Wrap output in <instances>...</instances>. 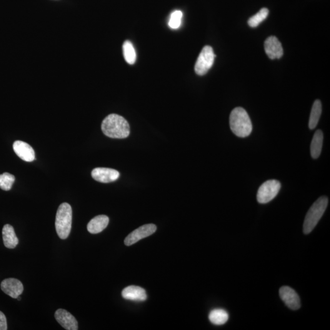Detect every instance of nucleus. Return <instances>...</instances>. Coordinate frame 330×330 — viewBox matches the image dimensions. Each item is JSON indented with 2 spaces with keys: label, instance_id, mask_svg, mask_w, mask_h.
I'll return each instance as SVG.
<instances>
[{
  "label": "nucleus",
  "instance_id": "1",
  "mask_svg": "<svg viewBox=\"0 0 330 330\" xmlns=\"http://www.w3.org/2000/svg\"><path fill=\"white\" fill-rule=\"evenodd\" d=\"M101 128L103 133L111 138H126L131 132L128 122L123 117L116 114H111L107 116L102 122Z\"/></svg>",
  "mask_w": 330,
  "mask_h": 330
},
{
  "label": "nucleus",
  "instance_id": "2",
  "mask_svg": "<svg viewBox=\"0 0 330 330\" xmlns=\"http://www.w3.org/2000/svg\"><path fill=\"white\" fill-rule=\"evenodd\" d=\"M229 124L232 132L240 138L248 137L252 131L249 115L246 110L241 107H237L232 110L230 114Z\"/></svg>",
  "mask_w": 330,
  "mask_h": 330
},
{
  "label": "nucleus",
  "instance_id": "3",
  "mask_svg": "<svg viewBox=\"0 0 330 330\" xmlns=\"http://www.w3.org/2000/svg\"><path fill=\"white\" fill-rule=\"evenodd\" d=\"M329 199L326 196H321L310 207L303 223V232L308 234L311 232L323 216L328 206Z\"/></svg>",
  "mask_w": 330,
  "mask_h": 330
},
{
  "label": "nucleus",
  "instance_id": "4",
  "mask_svg": "<svg viewBox=\"0 0 330 330\" xmlns=\"http://www.w3.org/2000/svg\"><path fill=\"white\" fill-rule=\"evenodd\" d=\"M72 210L68 203L64 202L57 209L55 227L60 239H66L69 237L72 228Z\"/></svg>",
  "mask_w": 330,
  "mask_h": 330
},
{
  "label": "nucleus",
  "instance_id": "5",
  "mask_svg": "<svg viewBox=\"0 0 330 330\" xmlns=\"http://www.w3.org/2000/svg\"><path fill=\"white\" fill-rule=\"evenodd\" d=\"M281 189V183L277 180H269L259 187L257 200L260 204H267L277 196Z\"/></svg>",
  "mask_w": 330,
  "mask_h": 330
},
{
  "label": "nucleus",
  "instance_id": "6",
  "mask_svg": "<svg viewBox=\"0 0 330 330\" xmlns=\"http://www.w3.org/2000/svg\"><path fill=\"white\" fill-rule=\"evenodd\" d=\"M216 55L211 46H205L202 49L195 64L194 71L198 76L206 74L213 66Z\"/></svg>",
  "mask_w": 330,
  "mask_h": 330
},
{
  "label": "nucleus",
  "instance_id": "7",
  "mask_svg": "<svg viewBox=\"0 0 330 330\" xmlns=\"http://www.w3.org/2000/svg\"><path fill=\"white\" fill-rule=\"evenodd\" d=\"M156 230L157 227L154 224H144L131 232L125 239L124 244L127 246H131L140 240L146 238V237L153 234L156 231Z\"/></svg>",
  "mask_w": 330,
  "mask_h": 330
},
{
  "label": "nucleus",
  "instance_id": "8",
  "mask_svg": "<svg viewBox=\"0 0 330 330\" xmlns=\"http://www.w3.org/2000/svg\"><path fill=\"white\" fill-rule=\"evenodd\" d=\"M279 296L289 308L292 310L301 308V299L299 295L291 287H281L279 289Z\"/></svg>",
  "mask_w": 330,
  "mask_h": 330
},
{
  "label": "nucleus",
  "instance_id": "9",
  "mask_svg": "<svg viewBox=\"0 0 330 330\" xmlns=\"http://www.w3.org/2000/svg\"><path fill=\"white\" fill-rule=\"evenodd\" d=\"M92 178L102 183H110L116 181L120 174L116 169L107 167H96L91 172Z\"/></svg>",
  "mask_w": 330,
  "mask_h": 330
},
{
  "label": "nucleus",
  "instance_id": "10",
  "mask_svg": "<svg viewBox=\"0 0 330 330\" xmlns=\"http://www.w3.org/2000/svg\"><path fill=\"white\" fill-rule=\"evenodd\" d=\"M1 289L12 299H17L24 292L23 284L19 279L15 278L4 279L1 283Z\"/></svg>",
  "mask_w": 330,
  "mask_h": 330
},
{
  "label": "nucleus",
  "instance_id": "11",
  "mask_svg": "<svg viewBox=\"0 0 330 330\" xmlns=\"http://www.w3.org/2000/svg\"><path fill=\"white\" fill-rule=\"evenodd\" d=\"M55 319L64 329L67 330H78V322L74 316L66 310L57 309L55 312Z\"/></svg>",
  "mask_w": 330,
  "mask_h": 330
},
{
  "label": "nucleus",
  "instance_id": "12",
  "mask_svg": "<svg viewBox=\"0 0 330 330\" xmlns=\"http://www.w3.org/2000/svg\"><path fill=\"white\" fill-rule=\"evenodd\" d=\"M264 48L267 56L271 59L281 58L283 55L282 45L276 37H268L265 41Z\"/></svg>",
  "mask_w": 330,
  "mask_h": 330
},
{
  "label": "nucleus",
  "instance_id": "13",
  "mask_svg": "<svg viewBox=\"0 0 330 330\" xmlns=\"http://www.w3.org/2000/svg\"><path fill=\"white\" fill-rule=\"evenodd\" d=\"M15 153L23 161L31 162L34 161L35 152L32 147L26 142L16 141L13 144Z\"/></svg>",
  "mask_w": 330,
  "mask_h": 330
},
{
  "label": "nucleus",
  "instance_id": "14",
  "mask_svg": "<svg viewBox=\"0 0 330 330\" xmlns=\"http://www.w3.org/2000/svg\"><path fill=\"white\" fill-rule=\"evenodd\" d=\"M123 298L129 301L143 302L147 299L146 292L142 287L130 286L124 289L122 292Z\"/></svg>",
  "mask_w": 330,
  "mask_h": 330
},
{
  "label": "nucleus",
  "instance_id": "15",
  "mask_svg": "<svg viewBox=\"0 0 330 330\" xmlns=\"http://www.w3.org/2000/svg\"><path fill=\"white\" fill-rule=\"evenodd\" d=\"M109 223V218L104 215L94 217L89 222L87 226V231L90 233L96 234L103 231Z\"/></svg>",
  "mask_w": 330,
  "mask_h": 330
},
{
  "label": "nucleus",
  "instance_id": "16",
  "mask_svg": "<svg viewBox=\"0 0 330 330\" xmlns=\"http://www.w3.org/2000/svg\"><path fill=\"white\" fill-rule=\"evenodd\" d=\"M2 239L4 246L9 249H14L19 244V239L16 236L14 227L11 225H4L2 230Z\"/></svg>",
  "mask_w": 330,
  "mask_h": 330
},
{
  "label": "nucleus",
  "instance_id": "17",
  "mask_svg": "<svg viewBox=\"0 0 330 330\" xmlns=\"http://www.w3.org/2000/svg\"><path fill=\"white\" fill-rule=\"evenodd\" d=\"M324 135L321 130H318L314 135L311 144V154L312 158H319L321 154L323 145Z\"/></svg>",
  "mask_w": 330,
  "mask_h": 330
},
{
  "label": "nucleus",
  "instance_id": "18",
  "mask_svg": "<svg viewBox=\"0 0 330 330\" xmlns=\"http://www.w3.org/2000/svg\"><path fill=\"white\" fill-rule=\"evenodd\" d=\"M209 319L212 324L221 326L228 321L229 315L224 309H216L210 312Z\"/></svg>",
  "mask_w": 330,
  "mask_h": 330
},
{
  "label": "nucleus",
  "instance_id": "19",
  "mask_svg": "<svg viewBox=\"0 0 330 330\" xmlns=\"http://www.w3.org/2000/svg\"><path fill=\"white\" fill-rule=\"evenodd\" d=\"M322 113V104L319 100H316L312 106L311 114H310L309 127L310 129L316 128L318 124Z\"/></svg>",
  "mask_w": 330,
  "mask_h": 330
},
{
  "label": "nucleus",
  "instance_id": "20",
  "mask_svg": "<svg viewBox=\"0 0 330 330\" xmlns=\"http://www.w3.org/2000/svg\"><path fill=\"white\" fill-rule=\"evenodd\" d=\"M123 54L125 60L129 64H134L137 60V54L133 44L129 41L124 42L123 44Z\"/></svg>",
  "mask_w": 330,
  "mask_h": 330
},
{
  "label": "nucleus",
  "instance_id": "21",
  "mask_svg": "<svg viewBox=\"0 0 330 330\" xmlns=\"http://www.w3.org/2000/svg\"><path fill=\"white\" fill-rule=\"evenodd\" d=\"M269 14V9L264 7L262 8L260 11L257 12L256 15L252 16L251 18H249L248 21V24L249 26L252 28L257 27L259 26V24H261L262 22L267 19V17H268Z\"/></svg>",
  "mask_w": 330,
  "mask_h": 330
},
{
  "label": "nucleus",
  "instance_id": "22",
  "mask_svg": "<svg viewBox=\"0 0 330 330\" xmlns=\"http://www.w3.org/2000/svg\"><path fill=\"white\" fill-rule=\"evenodd\" d=\"M14 175L5 172L0 175V189L4 191H9L11 189L12 185L15 182Z\"/></svg>",
  "mask_w": 330,
  "mask_h": 330
},
{
  "label": "nucleus",
  "instance_id": "23",
  "mask_svg": "<svg viewBox=\"0 0 330 330\" xmlns=\"http://www.w3.org/2000/svg\"><path fill=\"white\" fill-rule=\"evenodd\" d=\"M182 16V12L181 11H175L171 14L169 21V26L172 29L179 28L181 26Z\"/></svg>",
  "mask_w": 330,
  "mask_h": 330
},
{
  "label": "nucleus",
  "instance_id": "24",
  "mask_svg": "<svg viewBox=\"0 0 330 330\" xmlns=\"http://www.w3.org/2000/svg\"><path fill=\"white\" fill-rule=\"evenodd\" d=\"M7 330V320L4 313L0 311V330Z\"/></svg>",
  "mask_w": 330,
  "mask_h": 330
},
{
  "label": "nucleus",
  "instance_id": "25",
  "mask_svg": "<svg viewBox=\"0 0 330 330\" xmlns=\"http://www.w3.org/2000/svg\"><path fill=\"white\" fill-rule=\"evenodd\" d=\"M17 299H18V301H21V297H20V296H19L18 297H17Z\"/></svg>",
  "mask_w": 330,
  "mask_h": 330
}]
</instances>
